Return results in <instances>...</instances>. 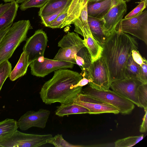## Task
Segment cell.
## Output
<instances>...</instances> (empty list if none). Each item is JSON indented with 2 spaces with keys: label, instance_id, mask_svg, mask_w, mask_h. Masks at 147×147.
<instances>
[{
  "label": "cell",
  "instance_id": "cell-12",
  "mask_svg": "<svg viewBox=\"0 0 147 147\" xmlns=\"http://www.w3.org/2000/svg\"><path fill=\"white\" fill-rule=\"evenodd\" d=\"M50 114V111L43 109L37 111H28L17 121L18 127L23 131L32 127L43 129L46 127Z\"/></svg>",
  "mask_w": 147,
  "mask_h": 147
},
{
  "label": "cell",
  "instance_id": "cell-19",
  "mask_svg": "<svg viewBox=\"0 0 147 147\" xmlns=\"http://www.w3.org/2000/svg\"><path fill=\"white\" fill-rule=\"evenodd\" d=\"M57 107L55 111V115L61 117L71 114L89 113V110L87 108L74 102L67 104H61Z\"/></svg>",
  "mask_w": 147,
  "mask_h": 147
},
{
  "label": "cell",
  "instance_id": "cell-32",
  "mask_svg": "<svg viewBox=\"0 0 147 147\" xmlns=\"http://www.w3.org/2000/svg\"><path fill=\"white\" fill-rule=\"evenodd\" d=\"M71 2L65 7L62 8L57 12L49 16L41 17L42 23L45 26L48 27L50 24L54 20L61 12L69 6Z\"/></svg>",
  "mask_w": 147,
  "mask_h": 147
},
{
  "label": "cell",
  "instance_id": "cell-35",
  "mask_svg": "<svg viewBox=\"0 0 147 147\" xmlns=\"http://www.w3.org/2000/svg\"><path fill=\"white\" fill-rule=\"evenodd\" d=\"M131 55L134 61L141 66L143 62L144 57L142 56L138 50H133Z\"/></svg>",
  "mask_w": 147,
  "mask_h": 147
},
{
  "label": "cell",
  "instance_id": "cell-7",
  "mask_svg": "<svg viewBox=\"0 0 147 147\" xmlns=\"http://www.w3.org/2000/svg\"><path fill=\"white\" fill-rule=\"evenodd\" d=\"M115 30L129 33L144 41L147 45V11L137 16L122 19Z\"/></svg>",
  "mask_w": 147,
  "mask_h": 147
},
{
  "label": "cell",
  "instance_id": "cell-9",
  "mask_svg": "<svg viewBox=\"0 0 147 147\" xmlns=\"http://www.w3.org/2000/svg\"><path fill=\"white\" fill-rule=\"evenodd\" d=\"M142 84L137 79L126 78L112 82L110 87L120 95L141 108L137 98V90Z\"/></svg>",
  "mask_w": 147,
  "mask_h": 147
},
{
  "label": "cell",
  "instance_id": "cell-41",
  "mask_svg": "<svg viewBox=\"0 0 147 147\" xmlns=\"http://www.w3.org/2000/svg\"><path fill=\"white\" fill-rule=\"evenodd\" d=\"M5 2L9 3L11 2L15 1V0H3Z\"/></svg>",
  "mask_w": 147,
  "mask_h": 147
},
{
  "label": "cell",
  "instance_id": "cell-11",
  "mask_svg": "<svg viewBox=\"0 0 147 147\" xmlns=\"http://www.w3.org/2000/svg\"><path fill=\"white\" fill-rule=\"evenodd\" d=\"M74 64L59 60L44 57L42 61L36 60L29 65L31 74L34 76L44 77L52 72L60 69L72 68Z\"/></svg>",
  "mask_w": 147,
  "mask_h": 147
},
{
  "label": "cell",
  "instance_id": "cell-36",
  "mask_svg": "<svg viewBox=\"0 0 147 147\" xmlns=\"http://www.w3.org/2000/svg\"><path fill=\"white\" fill-rule=\"evenodd\" d=\"M144 111L145 114L140 128V131L142 133L146 132L147 130V109L145 110Z\"/></svg>",
  "mask_w": 147,
  "mask_h": 147
},
{
  "label": "cell",
  "instance_id": "cell-14",
  "mask_svg": "<svg viewBox=\"0 0 147 147\" xmlns=\"http://www.w3.org/2000/svg\"><path fill=\"white\" fill-rule=\"evenodd\" d=\"M123 0H102L92 2L88 1L87 4L88 16L101 19L114 6Z\"/></svg>",
  "mask_w": 147,
  "mask_h": 147
},
{
  "label": "cell",
  "instance_id": "cell-25",
  "mask_svg": "<svg viewBox=\"0 0 147 147\" xmlns=\"http://www.w3.org/2000/svg\"><path fill=\"white\" fill-rule=\"evenodd\" d=\"M140 67V66L134 61L131 55L129 58L125 67L126 78L138 79Z\"/></svg>",
  "mask_w": 147,
  "mask_h": 147
},
{
  "label": "cell",
  "instance_id": "cell-24",
  "mask_svg": "<svg viewBox=\"0 0 147 147\" xmlns=\"http://www.w3.org/2000/svg\"><path fill=\"white\" fill-rule=\"evenodd\" d=\"M78 52L69 48L60 49L54 58V59L66 61L76 64L75 55Z\"/></svg>",
  "mask_w": 147,
  "mask_h": 147
},
{
  "label": "cell",
  "instance_id": "cell-22",
  "mask_svg": "<svg viewBox=\"0 0 147 147\" xmlns=\"http://www.w3.org/2000/svg\"><path fill=\"white\" fill-rule=\"evenodd\" d=\"M18 128L17 121L7 118L0 122V142L11 136Z\"/></svg>",
  "mask_w": 147,
  "mask_h": 147
},
{
  "label": "cell",
  "instance_id": "cell-17",
  "mask_svg": "<svg viewBox=\"0 0 147 147\" xmlns=\"http://www.w3.org/2000/svg\"><path fill=\"white\" fill-rule=\"evenodd\" d=\"M86 45L84 40L82 39L77 33L73 32H68L58 43L59 47L71 48L77 51Z\"/></svg>",
  "mask_w": 147,
  "mask_h": 147
},
{
  "label": "cell",
  "instance_id": "cell-34",
  "mask_svg": "<svg viewBox=\"0 0 147 147\" xmlns=\"http://www.w3.org/2000/svg\"><path fill=\"white\" fill-rule=\"evenodd\" d=\"M138 79L142 84H147V61L144 57L143 63L140 66Z\"/></svg>",
  "mask_w": 147,
  "mask_h": 147
},
{
  "label": "cell",
  "instance_id": "cell-44",
  "mask_svg": "<svg viewBox=\"0 0 147 147\" xmlns=\"http://www.w3.org/2000/svg\"><path fill=\"white\" fill-rule=\"evenodd\" d=\"M141 1H144V0H145L146 1H147V0H140Z\"/></svg>",
  "mask_w": 147,
  "mask_h": 147
},
{
  "label": "cell",
  "instance_id": "cell-10",
  "mask_svg": "<svg viewBox=\"0 0 147 147\" xmlns=\"http://www.w3.org/2000/svg\"><path fill=\"white\" fill-rule=\"evenodd\" d=\"M74 103L82 106L89 111V114L112 113L118 114L119 111L113 106L90 95L81 93L74 100Z\"/></svg>",
  "mask_w": 147,
  "mask_h": 147
},
{
  "label": "cell",
  "instance_id": "cell-26",
  "mask_svg": "<svg viewBox=\"0 0 147 147\" xmlns=\"http://www.w3.org/2000/svg\"><path fill=\"white\" fill-rule=\"evenodd\" d=\"M144 137V135L139 136H129L123 139H120L115 142V147H131L141 141Z\"/></svg>",
  "mask_w": 147,
  "mask_h": 147
},
{
  "label": "cell",
  "instance_id": "cell-37",
  "mask_svg": "<svg viewBox=\"0 0 147 147\" xmlns=\"http://www.w3.org/2000/svg\"><path fill=\"white\" fill-rule=\"evenodd\" d=\"M90 80L88 79L83 77L77 84L72 86V87L73 88L78 86L83 87L88 84Z\"/></svg>",
  "mask_w": 147,
  "mask_h": 147
},
{
  "label": "cell",
  "instance_id": "cell-43",
  "mask_svg": "<svg viewBox=\"0 0 147 147\" xmlns=\"http://www.w3.org/2000/svg\"><path fill=\"white\" fill-rule=\"evenodd\" d=\"M123 0L125 1L126 2H128L129 1L131 0Z\"/></svg>",
  "mask_w": 147,
  "mask_h": 147
},
{
  "label": "cell",
  "instance_id": "cell-39",
  "mask_svg": "<svg viewBox=\"0 0 147 147\" xmlns=\"http://www.w3.org/2000/svg\"><path fill=\"white\" fill-rule=\"evenodd\" d=\"M11 25L0 31V42L11 26Z\"/></svg>",
  "mask_w": 147,
  "mask_h": 147
},
{
  "label": "cell",
  "instance_id": "cell-1",
  "mask_svg": "<svg viewBox=\"0 0 147 147\" xmlns=\"http://www.w3.org/2000/svg\"><path fill=\"white\" fill-rule=\"evenodd\" d=\"M101 56L107 65L111 84L126 78L125 68L133 50H138L135 39L128 34L115 30L102 46Z\"/></svg>",
  "mask_w": 147,
  "mask_h": 147
},
{
  "label": "cell",
  "instance_id": "cell-21",
  "mask_svg": "<svg viewBox=\"0 0 147 147\" xmlns=\"http://www.w3.org/2000/svg\"><path fill=\"white\" fill-rule=\"evenodd\" d=\"M75 58L76 64L82 71L88 69L92 63L91 55L86 45L78 51L75 55Z\"/></svg>",
  "mask_w": 147,
  "mask_h": 147
},
{
  "label": "cell",
  "instance_id": "cell-18",
  "mask_svg": "<svg viewBox=\"0 0 147 147\" xmlns=\"http://www.w3.org/2000/svg\"><path fill=\"white\" fill-rule=\"evenodd\" d=\"M72 0H49L38 12L40 17L47 16L58 11L65 7Z\"/></svg>",
  "mask_w": 147,
  "mask_h": 147
},
{
  "label": "cell",
  "instance_id": "cell-13",
  "mask_svg": "<svg viewBox=\"0 0 147 147\" xmlns=\"http://www.w3.org/2000/svg\"><path fill=\"white\" fill-rule=\"evenodd\" d=\"M127 10L126 2L123 1L113 7L101 19L102 28L107 37L115 30Z\"/></svg>",
  "mask_w": 147,
  "mask_h": 147
},
{
  "label": "cell",
  "instance_id": "cell-31",
  "mask_svg": "<svg viewBox=\"0 0 147 147\" xmlns=\"http://www.w3.org/2000/svg\"><path fill=\"white\" fill-rule=\"evenodd\" d=\"M69 6L61 12L56 18L50 24L48 27L52 28H61L67 16Z\"/></svg>",
  "mask_w": 147,
  "mask_h": 147
},
{
  "label": "cell",
  "instance_id": "cell-6",
  "mask_svg": "<svg viewBox=\"0 0 147 147\" xmlns=\"http://www.w3.org/2000/svg\"><path fill=\"white\" fill-rule=\"evenodd\" d=\"M51 134L40 135L23 133L16 130L9 137L0 142V147H37L48 143Z\"/></svg>",
  "mask_w": 147,
  "mask_h": 147
},
{
  "label": "cell",
  "instance_id": "cell-8",
  "mask_svg": "<svg viewBox=\"0 0 147 147\" xmlns=\"http://www.w3.org/2000/svg\"><path fill=\"white\" fill-rule=\"evenodd\" d=\"M48 41L46 33L42 29L36 30L27 39L23 50L28 56L29 64L39 57L44 56Z\"/></svg>",
  "mask_w": 147,
  "mask_h": 147
},
{
  "label": "cell",
  "instance_id": "cell-30",
  "mask_svg": "<svg viewBox=\"0 0 147 147\" xmlns=\"http://www.w3.org/2000/svg\"><path fill=\"white\" fill-rule=\"evenodd\" d=\"M49 0H26L21 3L20 9L24 11L32 7L41 8L44 6Z\"/></svg>",
  "mask_w": 147,
  "mask_h": 147
},
{
  "label": "cell",
  "instance_id": "cell-16",
  "mask_svg": "<svg viewBox=\"0 0 147 147\" xmlns=\"http://www.w3.org/2000/svg\"><path fill=\"white\" fill-rule=\"evenodd\" d=\"M88 20L92 37L102 47L108 37L102 28L101 19L88 16Z\"/></svg>",
  "mask_w": 147,
  "mask_h": 147
},
{
  "label": "cell",
  "instance_id": "cell-29",
  "mask_svg": "<svg viewBox=\"0 0 147 147\" xmlns=\"http://www.w3.org/2000/svg\"><path fill=\"white\" fill-rule=\"evenodd\" d=\"M48 143L53 144L55 147H74L82 146L71 144L65 140L62 135L57 134L52 137L49 141Z\"/></svg>",
  "mask_w": 147,
  "mask_h": 147
},
{
  "label": "cell",
  "instance_id": "cell-40",
  "mask_svg": "<svg viewBox=\"0 0 147 147\" xmlns=\"http://www.w3.org/2000/svg\"><path fill=\"white\" fill-rule=\"evenodd\" d=\"M26 0H15V1L17 3H22Z\"/></svg>",
  "mask_w": 147,
  "mask_h": 147
},
{
  "label": "cell",
  "instance_id": "cell-15",
  "mask_svg": "<svg viewBox=\"0 0 147 147\" xmlns=\"http://www.w3.org/2000/svg\"><path fill=\"white\" fill-rule=\"evenodd\" d=\"M88 0H83L79 14L72 22L75 26L74 31L82 36L84 40L92 36L88 22L87 4Z\"/></svg>",
  "mask_w": 147,
  "mask_h": 147
},
{
  "label": "cell",
  "instance_id": "cell-20",
  "mask_svg": "<svg viewBox=\"0 0 147 147\" xmlns=\"http://www.w3.org/2000/svg\"><path fill=\"white\" fill-rule=\"evenodd\" d=\"M29 65L28 56L23 51L15 67L11 71L9 76L10 79L14 81L24 76L26 74Z\"/></svg>",
  "mask_w": 147,
  "mask_h": 147
},
{
  "label": "cell",
  "instance_id": "cell-28",
  "mask_svg": "<svg viewBox=\"0 0 147 147\" xmlns=\"http://www.w3.org/2000/svg\"><path fill=\"white\" fill-rule=\"evenodd\" d=\"M137 98L141 108L147 109V84H142L137 90Z\"/></svg>",
  "mask_w": 147,
  "mask_h": 147
},
{
  "label": "cell",
  "instance_id": "cell-4",
  "mask_svg": "<svg viewBox=\"0 0 147 147\" xmlns=\"http://www.w3.org/2000/svg\"><path fill=\"white\" fill-rule=\"evenodd\" d=\"M82 93L87 94L101 100L118 109L123 115L131 113L134 108V104L113 90H96L89 85L82 89Z\"/></svg>",
  "mask_w": 147,
  "mask_h": 147
},
{
  "label": "cell",
  "instance_id": "cell-38",
  "mask_svg": "<svg viewBox=\"0 0 147 147\" xmlns=\"http://www.w3.org/2000/svg\"><path fill=\"white\" fill-rule=\"evenodd\" d=\"M11 4V2L7 3L5 4H0V16L8 8Z\"/></svg>",
  "mask_w": 147,
  "mask_h": 147
},
{
  "label": "cell",
  "instance_id": "cell-27",
  "mask_svg": "<svg viewBox=\"0 0 147 147\" xmlns=\"http://www.w3.org/2000/svg\"><path fill=\"white\" fill-rule=\"evenodd\" d=\"M12 67L8 60H5L0 64V91L5 81L9 77Z\"/></svg>",
  "mask_w": 147,
  "mask_h": 147
},
{
  "label": "cell",
  "instance_id": "cell-33",
  "mask_svg": "<svg viewBox=\"0 0 147 147\" xmlns=\"http://www.w3.org/2000/svg\"><path fill=\"white\" fill-rule=\"evenodd\" d=\"M147 1L144 0L141 2L138 5L127 14L125 18V19L137 16L140 14L147 6Z\"/></svg>",
  "mask_w": 147,
  "mask_h": 147
},
{
  "label": "cell",
  "instance_id": "cell-23",
  "mask_svg": "<svg viewBox=\"0 0 147 147\" xmlns=\"http://www.w3.org/2000/svg\"><path fill=\"white\" fill-rule=\"evenodd\" d=\"M84 41L91 55L92 62L101 56L102 48L92 36H88L87 39Z\"/></svg>",
  "mask_w": 147,
  "mask_h": 147
},
{
  "label": "cell",
  "instance_id": "cell-3",
  "mask_svg": "<svg viewBox=\"0 0 147 147\" xmlns=\"http://www.w3.org/2000/svg\"><path fill=\"white\" fill-rule=\"evenodd\" d=\"M32 29L28 20L12 24L0 42V64L11 57L20 44L26 40L28 31Z\"/></svg>",
  "mask_w": 147,
  "mask_h": 147
},
{
  "label": "cell",
  "instance_id": "cell-2",
  "mask_svg": "<svg viewBox=\"0 0 147 147\" xmlns=\"http://www.w3.org/2000/svg\"><path fill=\"white\" fill-rule=\"evenodd\" d=\"M83 78L78 72L66 69H60L54 71L51 79L46 82L39 92L42 101L47 105L56 102L61 104L73 103L82 93V87L73 88Z\"/></svg>",
  "mask_w": 147,
  "mask_h": 147
},
{
  "label": "cell",
  "instance_id": "cell-42",
  "mask_svg": "<svg viewBox=\"0 0 147 147\" xmlns=\"http://www.w3.org/2000/svg\"><path fill=\"white\" fill-rule=\"evenodd\" d=\"M102 0H88V1L92 2H98Z\"/></svg>",
  "mask_w": 147,
  "mask_h": 147
},
{
  "label": "cell",
  "instance_id": "cell-5",
  "mask_svg": "<svg viewBox=\"0 0 147 147\" xmlns=\"http://www.w3.org/2000/svg\"><path fill=\"white\" fill-rule=\"evenodd\" d=\"M81 75L90 80L89 85L98 90H107L110 88L111 82L106 64L101 56L92 63L89 68L82 71Z\"/></svg>",
  "mask_w": 147,
  "mask_h": 147
}]
</instances>
